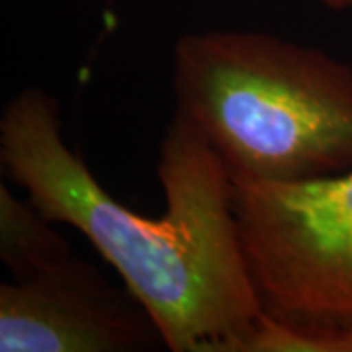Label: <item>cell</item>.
<instances>
[{"label": "cell", "mask_w": 352, "mask_h": 352, "mask_svg": "<svg viewBox=\"0 0 352 352\" xmlns=\"http://www.w3.org/2000/svg\"><path fill=\"white\" fill-rule=\"evenodd\" d=\"M57 98L18 92L0 120L6 176L53 223L82 233L151 314L173 352H241L264 314L241 247L233 184L206 139L180 116L164 129L161 217L113 200L61 133Z\"/></svg>", "instance_id": "cell-1"}, {"label": "cell", "mask_w": 352, "mask_h": 352, "mask_svg": "<svg viewBox=\"0 0 352 352\" xmlns=\"http://www.w3.org/2000/svg\"><path fill=\"white\" fill-rule=\"evenodd\" d=\"M176 116L233 184H294L352 168V65L256 30L192 32L175 47Z\"/></svg>", "instance_id": "cell-2"}, {"label": "cell", "mask_w": 352, "mask_h": 352, "mask_svg": "<svg viewBox=\"0 0 352 352\" xmlns=\"http://www.w3.org/2000/svg\"><path fill=\"white\" fill-rule=\"evenodd\" d=\"M233 210L264 311L352 329V168L294 184H233Z\"/></svg>", "instance_id": "cell-3"}, {"label": "cell", "mask_w": 352, "mask_h": 352, "mask_svg": "<svg viewBox=\"0 0 352 352\" xmlns=\"http://www.w3.org/2000/svg\"><path fill=\"white\" fill-rule=\"evenodd\" d=\"M166 349L151 314L127 288L71 254L0 286V352H141Z\"/></svg>", "instance_id": "cell-4"}, {"label": "cell", "mask_w": 352, "mask_h": 352, "mask_svg": "<svg viewBox=\"0 0 352 352\" xmlns=\"http://www.w3.org/2000/svg\"><path fill=\"white\" fill-rule=\"evenodd\" d=\"M73 254L71 245L32 200L0 186V258L12 280H28Z\"/></svg>", "instance_id": "cell-5"}, {"label": "cell", "mask_w": 352, "mask_h": 352, "mask_svg": "<svg viewBox=\"0 0 352 352\" xmlns=\"http://www.w3.org/2000/svg\"><path fill=\"white\" fill-rule=\"evenodd\" d=\"M241 352H352V329L296 323L264 311Z\"/></svg>", "instance_id": "cell-6"}, {"label": "cell", "mask_w": 352, "mask_h": 352, "mask_svg": "<svg viewBox=\"0 0 352 352\" xmlns=\"http://www.w3.org/2000/svg\"><path fill=\"white\" fill-rule=\"evenodd\" d=\"M321 6H325L329 10L335 12H344V10H352V0H317Z\"/></svg>", "instance_id": "cell-7"}]
</instances>
